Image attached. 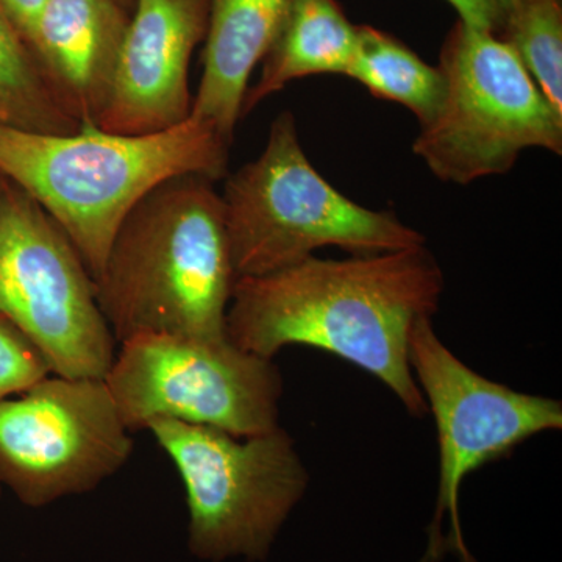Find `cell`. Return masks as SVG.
<instances>
[{"label":"cell","mask_w":562,"mask_h":562,"mask_svg":"<svg viewBox=\"0 0 562 562\" xmlns=\"http://www.w3.org/2000/svg\"><path fill=\"white\" fill-rule=\"evenodd\" d=\"M0 313L44 355L52 373L105 379L116 339L76 246L27 192L0 181Z\"/></svg>","instance_id":"ba28073f"},{"label":"cell","mask_w":562,"mask_h":562,"mask_svg":"<svg viewBox=\"0 0 562 562\" xmlns=\"http://www.w3.org/2000/svg\"><path fill=\"white\" fill-rule=\"evenodd\" d=\"M346 77L361 83L373 98L412 111L420 127L430 124L441 106V69L371 25H358L357 52Z\"/></svg>","instance_id":"9a60e30c"},{"label":"cell","mask_w":562,"mask_h":562,"mask_svg":"<svg viewBox=\"0 0 562 562\" xmlns=\"http://www.w3.org/2000/svg\"><path fill=\"white\" fill-rule=\"evenodd\" d=\"M458 13V21L476 31L501 35L513 0H447Z\"/></svg>","instance_id":"d6986e66"},{"label":"cell","mask_w":562,"mask_h":562,"mask_svg":"<svg viewBox=\"0 0 562 562\" xmlns=\"http://www.w3.org/2000/svg\"><path fill=\"white\" fill-rule=\"evenodd\" d=\"M117 3L122 7V9H125L128 11V13H132L133 5H135V0H116Z\"/></svg>","instance_id":"44dd1931"},{"label":"cell","mask_w":562,"mask_h":562,"mask_svg":"<svg viewBox=\"0 0 562 562\" xmlns=\"http://www.w3.org/2000/svg\"><path fill=\"white\" fill-rule=\"evenodd\" d=\"M498 38L513 47L547 99L562 111L561 0H513Z\"/></svg>","instance_id":"e0dca14e"},{"label":"cell","mask_w":562,"mask_h":562,"mask_svg":"<svg viewBox=\"0 0 562 562\" xmlns=\"http://www.w3.org/2000/svg\"><path fill=\"white\" fill-rule=\"evenodd\" d=\"M50 373L38 347L0 313V401L27 391Z\"/></svg>","instance_id":"ac0fdd59"},{"label":"cell","mask_w":562,"mask_h":562,"mask_svg":"<svg viewBox=\"0 0 562 562\" xmlns=\"http://www.w3.org/2000/svg\"><path fill=\"white\" fill-rule=\"evenodd\" d=\"M210 0H135L109 101L95 127L150 135L190 120V65Z\"/></svg>","instance_id":"8fae6325"},{"label":"cell","mask_w":562,"mask_h":562,"mask_svg":"<svg viewBox=\"0 0 562 562\" xmlns=\"http://www.w3.org/2000/svg\"><path fill=\"white\" fill-rule=\"evenodd\" d=\"M216 181L181 176L122 222L95 279L117 344L139 335L220 341L236 277Z\"/></svg>","instance_id":"7a4b0ae2"},{"label":"cell","mask_w":562,"mask_h":562,"mask_svg":"<svg viewBox=\"0 0 562 562\" xmlns=\"http://www.w3.org/2000/svg\"><path fill=\"white\" fill-rule=\"evenodd\" d=\"M0 127L70 135L74 120L44 76L27 41L0 11Z\"/></svg>","instance_id":"2e32d148"},{"label":"cell","mask_w":562,"mask_h":562,"mask_svg":"<svg viewBox=\"0 0 562 562\" xmlns=\"http://www.w3.org/2000/svg\"><path fill=\"white\" fill-rule=\"evenodd\" d=\"M132 453L105 379L50 373L0 401V486L31 508L94 491Z\"/></svg>","instance_id":"30bf717a"},{"label":"cell","mask_w":562,"mask_h":562,"mask_svg":"<svg viewBox=\"0 0 562 562\" xmlns=\"http://www.w3.org/2000/svg\"><path fill=\"white\" fill-rule=\"evenodd\" d=\"M146 430L183 482L190 552L213 562L265 561L308 490V471L288 431L279 425L239 438L166 419L150 422Z\"/></svg>","instance_id":"8992f818"},{"label":"cell","mask_w":562,"mask_h":562,"mask_svg":"<svg viewBox=\"0 0 562 562\" xmlns=\"http://www.w3.org/2000/svg\"><path fill=\"white\" fill-rule=\"evenodd\" d=\"M44 3L46 0H0V11L27 41Z\"/></svg>","instance_id":"ffe728a7"},{"label":"cell","mask_w":562,"mask_h":562,"mask_svg":"<svg viewBox=\"0 0 562 562\" xmlns=\"http://www.w3.org/2000/svg\"><path fill=\"white\" fill-rule=\"evenodd\" d=\"M231 146L191 116L136 136L92 124L70 135L0 127V173L60 225L95 280L122 222L150 191L181 176L224 179Z\"/></svg>","instance_id":"3957f363"},{"label":"cell","mask_w":562,"mask_h":562,"mask_svg":"<svg viewBox=\"0 0 562 562\" xmlns=\"http://www.w3.org/2000/svg\"><path fill=\"white\" fill-rule=\"evenodd\" d=\"M128 21L116 0H46L36 18L29 47L80 125L105 109Z\"/></svg>","instance_id":"7c38bea8"},{"label":"cell","mask_w":562,"mask_h":562,"mask_svg":"<svg viewBox=\"0 0 562 562\" xmlns=\"http://www.w3.org/2000/svg\"><path fill=\"white\" fill-rule=\"evenodd\" d=\"M409 366L438 428L439 491L428 547L419 562L447 553L476 562L462 536L460 490L465 476L501 460L542 431L561 430L562 405L484 379L436 335L431 317L413 325Z\"/></svg>","instance_id":"9c48e42d"},{"label":"cell","mask_w":562,"mask_h":562,"mask_svg":"<svg viewBox=\"0 0 562 562\" xmlns=\"http://www.w3.org/2000/svg\"><path fill=\"white\" fill-rule=\"evenodd\" d=\"M0 495H2V486H0Z\"/></svg>","instance_id":"603a6c76"},{"label":"cell","mask_w":562,"mask_h":562,"mask_svg":"<svg viewBox=\"0 0 562 562\" xmlns=\"http://www.w3.org/2000/svg\"><path fill=\"white\" fill-rule=\"evenodd\" d=\"M442 292L441 266L425 246L346 260L310 257L236 280L225 335L269 360L288 346L336 355L424 417L428 406L409 366V335L420 317H432Z\"/></svg>","instance_id":"6da1fadb"},{"label":"cell","mask_w":562,"mask_h":562,"mask_svg":"<svg viewBox=\"0 0 562 562\" xmlns=\"http://www.w3.org/2000/svg\"><path fill=\"white\" fill-rule=\"evenodd\" d=\"M128 430L158 419L239 438L279 427L283 376L276 362L220 341L139 335L120 344L105 376Z\"/></svg>","instance_id":"52a82bcc"},{"label":"cell","mask_w":562,"mask_h":562,"mask_svg":"<svg viewBox=\"0 0 562 562\" xmlns=\"http://www.w3.org/2000/svg\"><path fill=\"white\" fill-rule=\"evenodd\" d=\"M2 179H3V176H2V173H0V181H2Z\"/></svg>","instance_id":"7402d4cb"},{"label":"cell","mask_w":562,"mask_h":562,"mask_svg":"<svg viewBox=\"0 0 562 562\" xmlns=\"http://www.w3.org/2000/svg\"><path fill=\"white\" fill-rule=\"evenodd\" d=\"M292 0H210L202 76L191 117L232 144L250 77L265 60Z\"/></svg>","instance_id":"4fadbf2b"},{"label":"cell","mask_w":562,"mask_h":562,"mask_svg":"<svg viewBox=\"0 0 562 562\" xmlns=\"http://www.w3.org/2000/svg\"><path fill=\"white\" fill-rule=\"evenodd\" d=\"M438 68L441 106L413 150L439 180L469 184L502 176L528 149L561 154L562 111L508 43L457 21Z\"/></svg>","instance_id":"5b68a950"},{"label":"cell","mask_w":562,"mask_h":562,"mask_svg":"<svg viewBox=\"0 0 562 562\" xmlns=\"http://www.w3.org/2000/svg\"><path fill=\"white\" fill-rule=\"evenodd\" d=\"M358 25L336 0H292L257 83L244 98L243 117L291 81L313 76H347L355 58Z\"/></svg>","instance_id":"5bb4252c"},{"label":"cell","mask_w":562,"mask_h":562,"mask_svg":"<svg viewBox=\"0 0 562 562\" xmlns=\"http://www.w3.org/2000/svg\"><path fill=\"white\" fill-rule=\"evenodd\" d=\"M221 195L238 279L299 265L322 247L375 255L425 246L394 213L358 205L314 169L291 111L276 117L260 157L228 176Z\"/></svg>","instance_id":"277c9868"}]
</instances>
